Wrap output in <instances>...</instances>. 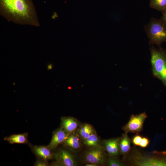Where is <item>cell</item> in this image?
<instances>
[{"label": "cell", "instance_id": "obj_1", "mask_svg": "<svg viewBox=\"0 0 166 166\" xmlns=\"http://www.w3.org/2000/svg\"><path fill=\"white\" fill-rule=\"evenodd\" d=\"M0 14L8 21L17 24L40 26L32 0H0Z\"/></svg>", "mask_w": 166, "mask_h": 166}, {"label": "cell", "instance_id": "obj_2", "mask_svg": "<svg viewBox=\"0 0 166 166\" xmlns=\"http://www.w3.org/2000/svg\"><path fill=\"white\" fill-rule=\"evenodd\" d=\"M150 50L152 74L166 87V51L153 46L150 48Z\"/></svg>", "mask_w": 166, "mask_h": 166}, {"label": "cell", "instance_id": "obj_3", "mask_svg": "<svg viewBox=\"0 0 166 166\" xmlns=\"http://www.w3.org/2000/svg\"><path fill=\"white\" fill-rule=\"evenodd\" d=\"M145 31L149 39V43L160 47L166 41V26L161 20L152 18L145 26Z\"/></svg>", "mask_w": 166, "mask_h": 166}, {"label": "cell", "instance_id": "obj_4", "mask_svg": "<svg viewBox=\"0 0 166 166\" xmlns=\"http://www.w3.org/2000/svg\"><path fill=\"white\" fill-rule=\"evenodd\" d=\"M147 117V115L145 112L138 115L132 114L122 129L126 134L140 132L143 129L144 123Z\"/></svg>", "mask_w": 166, "mask_h": 166}, {"label": "cell", "instance_id": "obj_5", "mask_svg": "<svg viewBox=\"0 0 166 166\" xmlns=\"http://www.w3.org/2000/svg\"><path fill=\"white\" fill-rule=\"evenodd\" d=\"M104 149L101 146L90 147L84 153L83 157L87 163L97 165H104L106 161Z\"/></svg>", "mask_w": 166, "mask_h": 166}, {"label": "cell", "instance_id": "obj_6", "mask_svg": "<svg viewBox=\"0 0 166 166\" xmlns=\"http://www.w3.org/2000/svg\"><path fill=\"white\" fill-rule=\"evenodd\" d=\"M53 156L56 160V164L54 165L63 166L77 165V162L73 156L66 149H60L53 154Z\"/></svg>", "mask_w": 166, "mask_h": 166}, {"label": "cell", "instance_id": "obj_7", "mask_svg": "<svg viewBox=\"0 0 166 166\" xmlns=\"http://www.w3.org/2000/svg\"><path fill=\"white\" fill-rule=\"evenodd\" d=\"M119 138H111L103 140L102 147L109 156L117 157L120 154L119 145Z\"/></svg>", "mask_w": 166, "mask_h": 166}, {"label": "cell", "instance_id": "obj_8", "mask_svg": "<svg viewBox=\"0 0 166 166\" xmlns=\"http://www.w3.org/2000/svg\"><path fill=\"white\" fill-rule=\"evenodd\" d=\"M69 135L62 128H57L53 132L51 141L47 146L51 150L55 149L64 142Z\"/></svg>", "mask_w": 166, "mask_h": 166}, {"label": "cell", "instance_id": "obj_9", "mask_svg": "<svg viewBox=\"0 0 166 166\" xmlns=\"http://www.w3.org/2000/svg\"><path fill=\"white\" fill-rule=\"evenodd\" d=\"M79 123L75 118L71 117H61V127L68 134L75 132L79 127Z\"/></svg>", "mask_w": 166, "mask_h": 166}, {"label": "cell", "instance_id": "obj_10", "mask_svg": "<svg viewBox=\"0 0 166 166\" xmlns=\"http://www.w3.org/2000/svg\"><path fill=\"white\" fill-rule=\"evenodd\" d=\"M81 139L77 132H74L70 134L63 142L64 145L73 150L79 149L81 146Z\"/></svg>", "mask_w": 166, "mask_h": 166}, {"label": "cell", "instance_id": "obj_11", "mask_svg": "<svg viewBox=\"0 0 166 166\" xmlns=\"http://www.w3.org/2000/svg\"><path fill=\"white\" fill-rule=\"evenodd\" d=\"M31 148L34 153L39 158L47 161L53 156L51 150L47 146L34 145Z\"/></svg>", "mask_w": 166, "mask_h": 166}, {"label": "cell", "instance_id": "obj_12", "mask_svg": "<svg viewBox=\"0 0 166 166\" xmlns=\"http://www.w3.org/2000/svg\"><path fill=\"white\" fill-rule=\"evenodd\" d=\"M131 140L127 134H123L120 137L119 145L120 153L123 156H125L129 152L131 148Z\"/></svg>", "mask_w": 166, "mask_h": 166}, {"label": "cell", "instance_id": "obj_13", "mask_svg": "<svg viewBox=\"0 0 166 166\" xmlns=\"http://www.w3.org/2000/svg\"><path fill=\"white\" fill-rule=\"evenodd\" d=\"M28 133L25 132L12 135L5 137L4 139L10 144H26L28 143Z\"/></svg>", "mask_w": 166, "mask_h": 166}, {"label": "cell", "instance_id": "obj_14", "mask_svg": "<svg viewBox=\"0 0 166 166\" xmlns=\"http://www.w3.org/2000/svg\"><path fill=\"white\" fill-rule=\"evenodd\" d=\"M77 130L80 137L83 140L96 132L92 125L87 123L84 124L79 126Z\"/></svg>", "mask_w": 166, "mask_h": 166}, {"label": "cell", "instance_id": "obj_15", "mask_svg": "<svg viewBox=\"0 0 166 166\" xmlns=\"http://www.w3.org/2000/svg\"><path fill=\"white\" fill-rule=\"evenodd\" d=\"M83 142L86 146L89 147L101 146L99 138L96 132L83 140Z\"/></svg>", "mask_w": 166, "mask_h": 166}, {"label": "cell", "instance_id": "obj_16", "mask_svg": "<svg viewBox=\"0 0 166 166\" xmlns=\"http://www.w3.org/2000/svg\"><path fill=\"white\" fill-rule=\"evenodd\" d=\"M151 7L163 11L166 8V0H150Z\"/></svg>", "mask_w": 166, "mask_h": 166}, {"label": "cell", "instance_id": "obj_17", "mask_svg": "<svg viewBox=\"0 0 166 166\" xmlns=\"http://www.w3.org/2000/svg\"><path fill=\"white\" fill-rule=\"evenodd\" d=\"M107 165L109 166H122L123 165L122 162L118 159L117 157L109 155L107 161Z\"/></svg>", "mask_w": 166, "mask_h": 166}, {"label": "cell", "instance_id": "obj_18", "mask_svg": "<svg viewBox=\"0 0 166 166\" xmlns=\"http://www.w3.org/2000/svg\"><path fill=\"white\" fill-rule=\"evenodd\" d=\"M142 137L140 135H136L133 137L132 142L135 146H139Z\"/></svg>", "mask_w": 166, "mask_h": 166}, {"label": "cell", "instance_id": "obj_19", "mask_svg": "<svg viewBox=\"0 0 166 166\" xmlns=\"http://www.w3.org/2000/svg\"><path fill=\"white\" fill-rule=\"evenodd\" d=\"M149 140L148 138L142 137L139 147L142 148H146L149 145Z\"/></svg>", "mask_w": 166, "mask_h": 166}, {"label": "cell", "instance_id": "obj_20", "mask_svg": "<svg viewBox=\"0 0 166 166\" xmlns=\"http://www.w3.org/2000/svg\"><path fill=\"white\" fill-rule=\"evenodd\" d=\"M38 159L35 163L34 165L36 166H47V161L42 159Z\"/></svg>", "mask_w": 166, "mask_h": 166}, {"label": "cell", "instance_id": "obj_21", "mask_svg": "<svg viewBox=\"0 0 166 166\" xmlns=\"http://www.w3.org/2000/svg\"><path fill=\"white\" fill-rule=\"evenodd\" d=\"M162 12L163 15L160 20L166 26V8Z\"/></svg>", "mask_w": 166, "mask_h": 166}, {"label": "cell", "instance_id": "obj_22", "mask_svg": "<svg viewBox=\"0 0 166 166\" xmlns=\"http://www.w3.org/2000/svg\"><path fill=\"white\" fill-rule=\"evenodd\" d=\"M85 166H98L97 164L91 163H87L85 164Z\"/></svg>", "mask_w": 166, "mask_h": 166}, {"label": "cell", "instance_id": "obj_23", "mask_svg": "<svg viewBox=\"0 0 166 166\" xmlns=\"http://www.w3.org/2000/svg\"><path fill=\"white\" fill-rule=\"evenodd\" d=\"M53 68L52 65L51 64H49L47 65V69L49 70V69H52Z\"/></svg>", "mask_w": 166, "mask_h": 166}]
</instances>
